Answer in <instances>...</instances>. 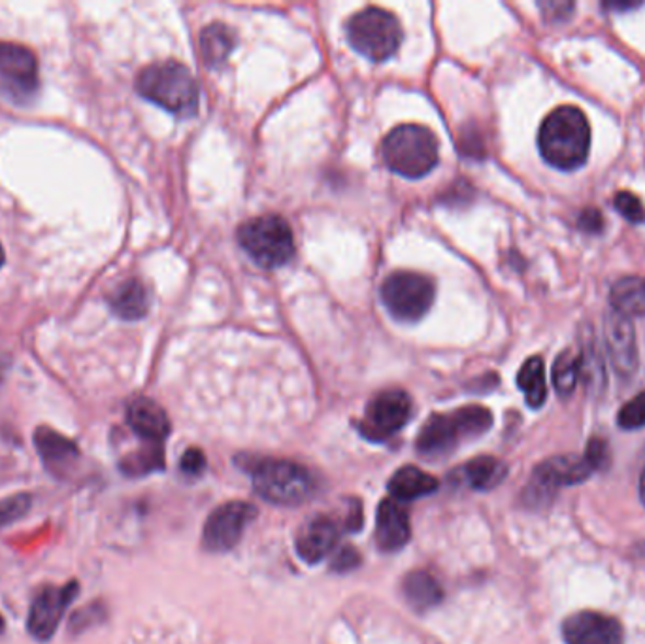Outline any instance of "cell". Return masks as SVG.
I'll use <instances>...</instances> for the list:
<instances>
[{"label": "cell", "mask_w": 645, "mask_h": 644, "mask_svg": "<svg viewBox=\"0 0 645 644\" xmlns=\"http://www.w3.org/2000/svg\"><path fill=\"white\" fill-rule=\"evenodd\" d=\"M538 148L547 163L561 170H575L587 163L591 125L585 113L575 107L555 108L541 121Z\"/></svg>", "instance_id": "obj_1"}, {"label": "cell", "mask_w": 645, "mask_h": 644, "mask_svg": "<svg viewBox=\"0 0 645 644\" xmlns=\"http://www.w3.org/2000/svg\"><path fill=\"white\" fill-rule=\"evenodd\" d=\"M136 89L144 99L175 116H191L198 107V85L183 64L154 63L138 74Z\"/></svg>", "instance_id": "obj_2"}, {"label": "cell", "mask_w": 645, "mask_h": 644, "mask_svg": "<svg viewBox=\"0 0 645 644\" xmlns=\"http://www.w3.org/2000/svg\"><path fill=\"white\" fill-rule=\"evenodd\" d=\"M387 167L404 178L427 177L438 165V141L430 129L415 123L394 127L381 142Z\"/></svg>", "instance_id": "obj_3"}, {"label": "cell", "mask_w": 645, "mask_h": 644, "mask_svg": "<svg viewBox=\"0 0 645 644\" xmlns=\"http://www.w3.org/2000/svg\"><path fill=\"white\" fill-rule=\"evenodd\" d=\"M239 242L253 262L265 269L283 267L295 255V236L291 227L273 214L246 221L240 227Z\"/></svg>", "instance_id": "obj_4"}, {"label": "cell", "mask_w": 645, "mask_h": 644, "mask_svg": "<svg viewBox=\"0 0 645 644\" xmlns=\"http://www.w3.org/2000/svg\"><path fill=\"white\" fill-rule=\"evenodd\" d=\"M252 473L253 488L268 503L295 507L308 501L316 489L308 469L293 461H259Z\"/></svg>", "instance_id": "obj_5"}, {"label": "cell", "mask_w": 645, "mask_h": 644, "mask_svg": "<svg viewBox=\"0 0 645 644\" xmlns=\"http://www.w3.org/2000/svg\"><path fill=\"white\" fill-rule=\"evenodd\" d=\"M345 28L353 50L376 63L393 57L402 42L399 20L381 8L361 10L351 17Z\"/></svg>", "instance_id": "obj_6"}, {"label": "cell", "mask_w": 645, "mask_h": 644, "mask_svg": "<svg viewBox=\"0 0 645 644\" xmlns=\"http://www.w3.org/2000/svg\"><path fill=\"white\" fill-rule=\"evenodd\" d=\"M435 283L419 272L400 270L381 283V301L400 321H419L435 303Z\"/></svg>", "instance_id": "obj_7"}, {"label": "cell", "mask_w": 645, "mask_h": 644, "mask_svg": "<svg viewBox=\"0 0 645 644\" xmlns=\"http://www.w3.org/2000/svg\"><path fill=\"white\" fill-rule=\"evenodd\" d=\"M591 475L593 469L583 455H557L534 469L533 478L523 491V501L528 507H547L559 489L582 484Z\"/></svg>", "instance_id": "obj_8"}, {"label": "cell", "mask_w": 645, "mask_h": 644, "mask_svg": "<svg viewBox=\"0 0 645 644\" xmlns=\"http://www.w3.org/2000/svg\"><path fill=\"white\" fill-rule=\"evenodd\" d=\"M40 87L33 51L20 44H0V95L14 105H27Z\"/></svg>", "instance_id": "obj_9"}, {"label": "cell", "mask_w": 645, "mask_h": 644, "mask_svg": "<svg viewBox=\"0 0 645 644\" xmlns=\"http://www.w3.org/2000/svg\"><path fill=\"white\" fill-rule=\"evenodd\" d=\"M412 416V399L406 391L387 390L374 397L366 406L365 420L358 425L366 439L386 440L400 432Z\"/></svg>", "instance_id": "obj_10"}, {"label": "cell", "mask_w": 645, "mask_h": 644, "mask_svg": "<svg viewBox=\"0 0 645 644\" xmlns=\"http://www.w3.org/2000/svg\"><path fill=\"white\" fill-rule=\"evenodd\" d=\"M257 517V509L244 501L224 503L206 520L203 543L211 552H227L239 545L247 524Z\"/></svg>", "instance_id": "obj_11"}, {"label": "cell", "mask_w": 645, "mask_h": 644, "mask_svg": "<svg viewBox=\"0 0 645 644\" xmlns=\"http://www.w3.org/2000/svg\"><path fill=\"white\" fill-rule=\"evenodd\" d=\"M604 339L608 347L611 365L623 378L636 373L638 368V342L632 319L611 308L604 319Z\"/></svg>", "instance_id": "obj_12"}, {"label": "cell", "mask_w": 645, "mask_h": 644, "mask_svg": "<svg viewBox=\"0 0 645 644\" xmlns=\"http://www.w3.org/2000/svg\"><path fill=\"white\" fill-rule=\"evenodd\" d=\"M76 592V582H71L64 588H46L40 592L28 612L27 625L31 635L38 641H48L53 637L64 610L69 609Z\"/></svg>", "instance_id": "obj_13"}, {"label": "cell", "mask_w": 645, "mask_h": 644, "mask_svg": "<svg viewBox=\"0 0 645 644\" xmlns=\"http://www.w3.org/2000/svg\"><path fill=\"white\" fill-rule=\"evenodd\" d=\"M567 644H624L623 628L600 612H577L562 623Z\"/></svg>", "instance_id": "obj_14"}, {"label": "cell", "mask_w": 645, "mask_h": 644, "mask_svg": "<svg viewBox=\"0 0 645 644\" xmlns=\"http://www.w3.org/2000/svg\"><path fill=\"white\" fill-rule=\"evenodd\" d=\"M340 530L332 518L316 517L302 525L296 535V554L306 563H319L338 545Z\"/></svg>", "instance_id": "obj_15"}, {"label": "cell", "mask_w": 645, "mask_h": 644, "mask_svg": "<svg viewBox=\"0 0 645 644\" xmlns=\"http://www.w3.org/2000/svg\"><path fill=\"white\" fill-rule=\"evenodd\" d=\"M463 440L455 414H435L428 418L417 437V452L430 458L440 460L455 450L457 445Z\"/></svg>", "instance_id": "obj_16"}, {"label": "cell", "mask_w": 645, "mask_h": 644, "mask_svg": "<svg viewBox=\"0 0 645 644\" xmlns=\"http://www.w3.org/2000/svg\"><path fill=\"white\" fill-rule=\"evenodd\" d=\"M412 530H410L406 509L394 499L381 501L376 514V543L379 550L397 552L406 545Z\"/></svg>", "instance_id": "obj_17"}, {"label": "cell", "mask_w": 645, "mask_h": 644, "mask_svg": "<svg viewBox=\"0 0 645 644\" xmlns=\"http://www.w3.org/2000/svg\"><path fill=\"white\" fill-rule=\"evenodd\" d=\"M126 422L138 437L151 445H159L169 437L170 422L167 412L151 399H136L126 411Z\"/></svg>", "instance_id": "obj_18"}, {"label": "cell", "mask_w": 645, "mask_h": 644, "mask_svg": "<svg viewBox=\"0 0 645 644\" xmlns=\"http://www.w3.org/2000/svg\"><path fill=\"white\" fill-rule=\"evenodd\" d=\"M35 442L36 450L40 453L44 463L57 475L63 473L64 469L71 467L72 463L77 460L76 445L51 429H46V427L38 429Z\"/></svg>", "instance_id": "obj_19"}, {"label": "cell", "mask_w": 645, "mask_h": 644, "mask_svg": "<svg viewBox=\"0 0 645 644\" xmlns=\"http://www.w3.org/2000/svg\"><path fill=\"white\" fill-rule=\"evenodd\" d=\"M438 489V481L422 469L407 465L394 473L389 481V494L394 501H414L419 497L430 496Z\"/></svg>", "instance_id": "obj_20"}, {"label": "cell", "mask_w": 645, "mask_h": 644, "mask_svg": "<svg viewBox=\"0 0 645 644\" xmlns=\"http://www.w3.org/2000/svg\"><path fill=\"white\" fill-rule=\"evenodd\" d=\"M611 308L626 318H645V278L624 277L610 291Z\"/></svg>", "instance_id": "obj_21"}, {"label": "cell", "mask_w": 645, "mask_h": 644, "mask_svg": "<svg viewBox=\"0 0 645 644\" xmlns=\"http://www.w3.org/2000/svg\"><path fill=\"white\" fill-rule=\"evenodd\" d=\"M112 311L123 319H141L149 311V291L141 280H126L110 297Z\"/></svg>", "instance_id": "obj_22"}, {"label": "cell", "mask_w": 645, "mask_h": 644, "mask_svg": "<svg viewBox=\"0 0 645 644\" xmlns=\"http://www.w3.org/2000/svg\"><path fill=\"white\" fill-rule=\"evenodd\" d=\"M407 603L417 610H428L443 599L442 586L428 571L407 574L402 584Z\"/></svg>", "instance_id": "obj_23"}, {"label": "cell", "mask_w": 645, "mask_h": 644, "mask_svg": "<svg viewBox=\"0 0 645 644\" xmlns=\"http://www.w3.org/2000/svg\"><path fill=\"white\" fill-rule=\"evenodd\" d=\"M508 475V467L502 461L491 455H482L476 460L468 461L463 467V478L471 488L479 491H489L497 488L498 484L504 482Z\"/></svg>", "instance_id": "obj_24"}, {"label": "cell", "mask_w": 645, "mask_h": 644, "mask_svg": "<svg viewBox=\"0 0 645 644\" xmlns=\"http://www.w3.org/2000/svg\"><path fill=\"white\" fill-rule=\"evenodd\" d=\"M518 386L525 393L526 403L531 409H540L546 403V367L540 355L528 357L518 373Z\"/></svg>", "instance_id": "obj_25"}, {"label": "cell", "mask_w": 645, "mask_h": 644, "mask_svg": "<svg viewBox=\"0 0 645 644\" xmlns=\"http://www.w3.org/2000/svg\"><path fill=\"white\" fill-rule=\"evenodd\" d=\"M232 50H234V35L231 28L223 23H214L210 27L204 28L200 35V53L206 64L218 66L227 61Z\"/></svg>", "instance_id": "obj_26"}, {"label": "cell", "mask_w": 645, "mask_h": 644, "mask_svg": "<svg viewBox=\"0 0 645 644\" xmlns=\"http://www.w3.org/2000/svg\"><path fill=\"white\" fill-rule=\"evenodd\" d=\"M582 378L587 384L591 391H600L606 384V375H604L603 354L596 344L593 329H587L582 333Z\"/></svg>", "instance_id": "obj_27"}, {"label": "cell", "mask_w": 645, "mask_h": 644, "mask_svg": "<svg viewBox=\"0 0 645 644\" xmlns=\"http://www.w3.org/2000/svg\"><path fill=\"white\" fill-rule=\"evenodd\" d=\"M582 378V357L574 350H564L553 363V386L557 393L567 399L572 396Z\"/></svg>", "instance_id": "obj_28"}, {"label": "cell", "mask_w": 645, "mask_h": 644, "mask_svg": "<svg viewBox=\"0 0 645 644\" xmlns=\"http://www.w3.org/2000/svg\"><path fill=\"white\" fill-rule=\"evenodd\" d=\"M453 414H455L457 425H459L463 440L477 439L491 429L492 414L485 406L471 404V406L459 409Z\"/></svg>", "instance_id": "obj_29"}, {"label": "cell", "mask_w": 645, "mask_h": 644, "mask_svg": "<svg viewBox=\"0 0 645 644\" xmlns=\"http://www.w3.org/2000/svg\"><path fill=\"white\" fill-rule=\"evenodd\" d=\"M618 424L626 432L645 427V391L624 404L623 409L619 411Z\"/></svg>", "instance_id": "obj_30"}, {"label": "cell", "mask_w": 645, "mask_h": 644, "mask_svg": "<svg viewBox=\"0 0 645 644\" xmlns=\"http://www.w3.org/2000/svg\"><path fill=\"white\" fill-rule=\"evenodd\" d=\"M613 205L618 208L624 220L631 223H645V208L634 193L619 192L613 198Z\"/></svg>", "instance_id": "obj_31"}, {"label": "cell", "mask_w": 645, "mask_h": 644, "mask_svg": "<svg viewBox=\"0 0 645 644\" xmlns=\"http://www.w3.org/2000/svg\"><path fill=\"white\" fill-rule=\"evenodd\" d=\"M161 452L159 448L154 447L146 450V452L136 453L133 458H129L123 463V469L131 475H141V473H148L154 469L161 467Z\"/></svg>", "instance_id": "obj_32"}, {"label": "cell", "mask_w": 645, "mask_h": 644, "mask_svg": "<svg viewBox=\"0 0 645 644\" xmlns=\"http://www.w3.org/2000/svg\"><path fill=\"white\" fill-rule=\"evenodd\" d=\"M583 458L589 463V467L593 469V471H604V469L610 467V445H608L606 440L595 437V439H591L589 442H587V448H585Z\"/></svg>", "instance_id": "obj_33"}, {"label": "cell", "mask_w": 645, "mask_h": 644, "mask_svg": "<svg viewBox=\"0 0 645 644\" xmlns=\"http://www.w3.org/2000/svg\"><path fill=\"white\" fill-rule=\"evenodd\" d=\"M28 507H31V497L25 494L8 497L4 501H0V530L12 524L15 520H20L27 512Z\"/></svg>", "instance_id": "obj_34"}, {"label": "cell", "mask_w": 645, "mask_h": 644, "mask_svg": "<svg viewBox=\"0 0 645 644\" xmlns=\"http://www.w3.org/2000/svg\"><path fill=\"white\" fill-rule=\"evenodd\" d=\"M358 563H361V558H358L357 550L351 548V546H344V548L334 556V560H332L330 567H332L334 571H338V573H345V571L355 569Z\"/></svg>", "instance_id": "obj_35"}, {"label": "cell", "mask_w": 645, "mask_h": 644, "mask_svg": "<svg viewBox=\"0 0 645 644\" xmlns=\"http://www.w3.org/2000/svg\"><path fill=\"white\" fill-rule=\"evenodd\" d=\"M204 469H206V458H204V453L200 452V450H197V448H191V450L183 453L182 471L185 475H200Z\"/></svg>", "instance_id": "obj_36"}, {"label": "cell", "mask_w": 645, "mask_h": 644, "mask_svg": "<svg viewBox=\"0 0 645 644\" xmlns=\"http://www.w3.org/2000/svg\"><path fill=\"white\" fill-rule=\"evenodd\" d=\"M540 8L547 20L562 22V20H569L570 14L574 12V2H544Z\"/></svg>", "instance_id": "obj_37"}, {"label": "cell", "mask_w": 645, "mask_h": 644, "mask_svg": "<svg viewBox=\"0 0 645 644\" xmlns=\"http://www.w3.org/2000/svg\"><path fill=\"white\" fill-rule=\"evenodd\" d=\"M577 223H580V229L585 231V233H600L604 229L603 214L598 212L596 208H587V210H583Z\"/></svg>", "instance_id": "obj_38"}, {"label": "cell", "mask_w": 645, "mask_h": 644, "mask_svg": "<svg viewBox=\"0 0 645 644\" xmlns=\"http://www.w3.org/2000/svg\"><path fill=\"white\" fill-rule=\"evenodd\" d=\"M640 497H642V503L645 505V469L642 478H640Z\"/></svg>", "instance_id": "obj_39"}, {"label": "cell", "mask_w": 645, "mask_h": 644, "mask_svg": "<svg viewBox=\"0 0 645 644\" xmlns=\"http://www.w3.org/2000/svg\"><path fill=\"white\" fill-rule=\"evenodd\" d=\"M2 265H4V250L0 246V267H2Z\"/></svg>", "instance_id": "obj_40"}, {"label": "cell", "mask_w": 645, "mask_h": 644, "mask_svg": "<svg viewBox=\"0 0 645 644\" xmlns=\"http://www.w3.org/2000/svg\"><path fill=\"white\" fill-rule=\"evenodd\" d=\"M4 630V620L0 618V631Z\"/></svg>", "instance_id": "obj_41"}]
</instances>
